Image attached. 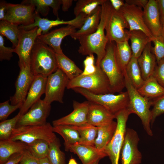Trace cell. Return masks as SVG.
<instances>
[{"mask_svg": "<svg viewBox=\"0 0 164 164\" xmlns=\"http://www.w3.org/2000/svg\"><path fill=\"white\" fill-rule=\"evenodd\" d=\"M110 3L109 0H106L101 5L100 21L96 31L78 39L80 44L78 53L83 55L96 54L97 56L96 65L97 66H99L100 62L105 55L106 47L108 42L104 30Z\"/></svg>", "mask_w": 164, "mask_h": 164, "instance_id": "obj_1", "label": "cell"}, {"mask_svg": "<svg viewBox=\"0 0 164 164\" xmlns=\"http://www.w3.org/2000/svg\"><path fill=\"white\" fill-rule=\"evenodd\" d=\"M30 67L35 76L42 75L46 77L58 68L56 53L38 37L32 50Z\"/></svg>", "mask_w": 164, "mask_h": 164, "instance_id": "obj_2", "label": "cell"}, {"mask_svg": "<svg viewBox=\"0 0 164 164\" xmlns=\"http://www.w3.org/2000/svg\"><path fill=\"white\" fill-rule=\"evenodd\" d=\"M125 87L128 92L129 101L127 109L131 114H135L141 120L144 129L150 136L153 133L150 128L151 113L150 110L152 105V100L141 95L131 82L126 73L124 75Z\"/></svg>", "mask_w": 164, "mask_h": 164, "instance_id": "obj_3", "label": "cell"}, {"mask_svg": "<svg viewBox=\"0 0 164 164\" xmlns=\"http://www.w3.org/2000/svg\"><path fill=\"white\" fill-rule=\"evenodd\" d=\"M115 44L108 42L104 56L99 66L109 82L111 93H120L125 87L124 74L117 63L115 53Z\"/></svg>", "mask_w": 164, "mask_h": 164, "instance_id": "obj_4", "label": "cell"}, {"mask_svg": "<svg viewBox=\"0 0 164 164\" xmlns=\"http://www.w3.org/2000/svg\"><path fill=\"white\" fill-rule=\"evenodd\" d=\"M96 72L87 76L80 75L69 80L67 88L73 89L80 88L95 94L111 93L109 81L100 66H97Z\"/></svg>", "mask_w": 164, "mask_h": 164, "instance_id": "obj_5", "label": "cell"}, {"mask_svg": "<svg viewBox=\"0 0 164 164\" xmlns=\"http://www.w3.org/2000/svg\"><path fill=\"white\" fill-rule=\"evenodd\" d=\"M73 90L83 96L89 101L104 106L114 115L127 108L128 106L129 99L127 91L121 92L117 94L111 93L97 94L80 88Z\"/></svg>", "mask_w": 164, "mask_h": 164, "instance_id": "obj_6", "label": "cell"}, {"mask_svg": "<svg viewBox=\"0 0 164 164\" xmlns=\"http://www.w3.org/2000/svg\"><path fill=\"white\" fill-rule=\"evenodd\" d=\"M56 138L53 131V126L46 122L41 125L23 126L15 128L9 139L28 144L40 139L46 140L50 143Z\"/></svg>", "mask_w": 164, "mask_h": 164, "instance_id": "obj_7", "label": "cell"}, {"mask_svg": "<svg viewBox=\"0 0 164 164\" xmlns=\"http://www.w3.org/2000/svg\"><path fill=\"white\" fill-rule=\"evenodd\" d=\"M131 114L127 108L116 114L117 126L114 134L105 147L104 152L109 157L111 164H119V160L126 130V122Z\"/></svg>", "mask_w": 164, "mask_h": 164, "instance_id": "obj_8", "label": "cell"}, {"mask_svg": "<svg viewBox=\"0 0 164 164\" xmlns=\"http://www.w3.org/2000/svg\"><path fill=\"white\" fill-rule=\"evenodd\" d=\"M129 28L121 10H115L110 3L105 28L108 42L117 43L128 41L129 31L126 29Z\"/></svg>", "mask_w": 164, "mask_h": 164, "instance_id": "obj_9", "label": "cell"}, {"mask_svg": "<svg viewBox=\"0 0 164 164\" xmlns=\"http://www.w3.org/2000/svg\"><path fill=\"white\" fill-rule=\"evenodd\" d=\"M69 80L66 75L58 68L47 77L45 97L43 100L50 104L54 101L63 103L64 91Z\"/></svg>", "mask_w": 164, "mask_h": 164, "instance_id": "obj_10", "label": "cell"}, {"mask_svg": "<svg viewBox=\"0 0 164 164\" xmlns=\"http://www.w3.org/2000/svg\"><path fill=\"white\" fill-rule=\"evenodd\" d=\"M20 32L18 41L14 48V53L18 55L19 66L30 67V57L32 50L38 36V28L35 27L29 30H26L19 26Z\"/></svg>", "mask_w": 164, "mask_h": 164, "instance_id": "obj_11", "label": "cell"}, {"mask_svg": "<svg viewBox=\"0 0 164 164\" xmlns=\"http://www.w3.org/2000/svg\"><path fill=\"white\" fill-rule=\"evenodd\" d=\"M35 11V6L31 4L8 3L4 20L18 25L28 26L34 23Z\"/></svg>", "mask_w": 164, "mask_h": 164, "instance_id": "obj_12", "label": "cell"}, {"mask_svg": "<svg viewBox=\"0 0 164 164\" xmlns=\"http://www.w3.org/2000/svg\"><path fill=\"white\" fill-rule=\"evenodd\" d=\"M86 16L84 14H80L73 19L64 21L57 19L50 20L48 19L42 18L39 13L35 11L34 15V22L33 23L26 26H19V27L26 30H29L35 27L38 28V36L41 34H44L48 32L52 28L60 25H67L73 26L76 28L80 29L83 25Z\"/></svg>", "mask_w": 164, "mask_h": 164, "instance_id": "obj_13", "label": "cell"}, {"mask_svg": "<svg viewBox=\"0 0 164 164\" xmlns=\"http://www.w3.org/2000/svg\"><path fill=\"white\" fill-rule=\"evenodd\" d=\"M51 108L50 104L40 99L31 106L26 113L21 116L16 128L45 124L50 114Z\"/></svg>", "mask_w": 164, "mask_h": 164, "instance_id": "obj_14", "label": "cell"}, {"mask_svg": "<svg viewBox=\"0 0 164 164\" xmlns=\"http://www.w3.org/2000/svg\"><path fill=\"white\" fill-rule=\"evenodd\" d=\"M139 139L134 130L127 128L121 151L122 164H139L142 155L138 148Z\"/></svg>", "mask_w": 164, "mask_h": 164, "instance_id": "obj_15", "label": "cell"}, {"mask_svg": "<svg viewBox=\"0 0 164 164\" xmlns=\"http://www.w3.org/2000/svg\"><path fill=\"white\" fill-rule=\"evenodd\" d=\"M19 67L20 70L15 83V92L9 100L12 105L23 104L35 77L30 67Z\"/></svg>", "mask_w": 164, "mask_h": 164, "instance_id": "obj_16", "label": "cell"}, {"mask_svg": "<svg viewBox=\"0 0 164 164\" xmlns=\"http://www.w3.org/2000/svg\"><path fill=\"white\" fill-rule=\"evenodd\" d=\"M90 102H73V111L67 115L53 121V126L59 125L80 126L87 123Z\"/></svg>", "mask_w": 164, "mask_h": 164, "instance_id": "obj_17", "label": "cell"}, {"mask_svg": "<svg viewBox=\"0 0 164 164\" xmlns=\"http://www.w3.org/2000/svg\"><path fill=\"white\" fill-rule=\"evenodd\" d=\"M120 10L129 25V31L140 30L151 38L153 37L145 23L142 8L125 3Z\"/></svg>", "mask_w": 164, "mask_h": 164, "instance_id": "obj_18", "label": "cell"}, {"mask_svg": "<svg viewBox=\"0 0 164 164\" xmlns=\"http://www.w3.org/2000/svg\"><path fill=\"white\" fill-rule=\"evenodd\" d=\"M76 29L73 26L68 25L46 34H42L39 36L38 38L42 42L52 48L56 53L62 54L63 53L61 45L63 39L75 32L77 31Z\"/></svg>", "mask_w": 164, "mask_h": 164, "instance_id": "obj_19", "label": "cell"}, {"mask_svg": "<svg viewBox=\"0 0 164 164\" xmlns=\"http://www.w3.org/2000/svg\"><path fill=\"white\" fill-rule=\"evenodd\" d=\"M143 11L145 23L152 36H161L162 24L156 1L149 0Z\"/></svg>", "mask_w": 164, "mask_h": 164, "instance_id": "obj_20", "label": "cell"}, {"mask_svg": "<svg viewBox=\"0 0 164 164\" xmlns=\"http://www.w3.org/2000/svg\"><path fill=\"white\" fill-rule=\"evenodd\" d=\"M47 77L42 75L35 76L25 101L19 109V113L21 116L26 113L45 93Z\"/></svg>", "mask_w": 164, "mask_h": 164, "instance_id": "obj_21", "label": "cell"}, {"mask_svg": "<svg viewBox=\"0 0 164 164\" xmlns=\"http://www.w3.org/2000/svg\"><path fill=\"white\" fill-rule=\"evenodd\" d=\"M115 118V115L104 106L90 102L87 123L98 127L108 124Z\"/></svg>", "mask_w": 164, "mask_h": 164, "instance_id": "obj_22", "label": "cell"}, {"mask_svg": "<svg viewBox=\"0 0 164 164\" xmlns=\"http://www.w3.org/2000/svg\"><path fill=\"white\" fill-rule=\"evenodd\" d=\"M69 151L77 155L82 164H92L107 156L104 152L99 151L94 146L78 143L72 145Z\"/></svg>", "mask_w": 164, "mask_h": 164, "instance_id": "obj_23", "label": "cell"}, {"mask_svg": "<svg viewBox=\"0 0 164 164\" xmlns=\"http://www.w3.org/2000/svg\"><path fill=\"white\" fill-rule=\"evenodd\" d=\"M151 42L147 45L137 59L142 76L144 80L152 76L157 63L156 57L151 51Z\"/></svg>", "mask_w": 164, "mask_h": 164, "instance_id": "obj_24", "label": "cell"}, {"mask_svg": "<svg viewBox=\"0 0 164 164\" xmlns=\"http://www.w3.org/2000/svg\"><path fill=\"white\" fill-rule=\"evenodd\" d=\"M101 12V6H98L91 14L87 16L82 27L70 36L72 38L79 39L95 32L100 23Z\"/></svg>", "mask_w": 164, "mask_h": 164, "instance_id": "obj_25", "label": "cell"}, {"mask_svg": "<svg viewBox=\"0 0 164 164\" xmlns=\"http://www.w3.org/2000/svg\"><path fill=\"white\" fill-rule=\"evenodd\" d=\"M27 149V144L9 139L0 141V164L6 162L12 155L22 152Z\"/></svg>", "mask_w": 164, "mask_h": 164, "instance_id": "obj_26", "label": "cell"}, {"mask_svg": "<svg viewBox=\"0 0 164 164\" xmlns=\"http://www.w3.org/2000/svg\"><path fill=\"white\" fill-rule=\"evenodd\" d=\"M117 126V122L113 121L108 124L97 127V135L94 142L96 148L104 152L114 134Z\"/></svg>", "mask_w": 164, "mask_h": 164, "instance_id": "obj_27", "label": "cell"}, {"mask_svg": "<svg viewBox=\"0 0 164 164\" xmlns=\"http://www.w3.org/2000/svg\"><path fill=\"white\" fill-rule=\"evenodd\" d=\"M129 31V39L131 43V48L132 56L138 59L152 39L142 31L134 30Z\"/></svg>", "mask_w": 164, "mask_h": 164, "instance_id": "obj_28", "label": "cell"}, {"mask_svg": "<svg viewBox=\"0 0 164 164\" xmlns=\"http://www.w3.org/2000/svg\"><path fill=\"white\" fill-rule=\"evenodd\" d=\"M137 90L141 95L151 100L164 94V87L152 76L145 80L142 85Z\"/></svg>", "mask_w": 164, "mask_h": 164, "instance_id": "obj_29", "label": "cell"}, {"mask_svg": "<svg viewBox=\"0 0 164 164\" xmlns=\"http://www.w3.org/2000/svg\"><path fill=\"white\" fill-rule=\"evenodd\" d=\"M54 132L60 135L64 140V146L66 151H68L70 147L79 143L80 136L78 132L71 125H59L53 126Z\"/></svg>", "mask_w": 164, "mask_h": 164, "instance_id": "obj_30", "label": "cell"}, {"mask_svg": "<svg viewBox=\"0 0 164 164\" xmlns=\"http://www.w3.org/2000/svg\"><path fill=\"white\" fill-rule=\"evenodd\" d=\"M21 3L33 5L36 8V12L45 16L48 14L49 7H51L57 19H60L58 11L61 5L62 0H25Z\"/></svg>", "mask_w": 164, "mask_h": 164, "instance_id": "obj_31", "label": "cell"}, {"mask_svg": "<svg viewBox=\"0 0 164 164\" xmlns=\"http://www.w3.org/2000/svg\"><path fill=\"white\" fill-rule=\"evenodd\" d=\"M58 68L60 69L71 80L81 74L83 70L63 53H56Z\"/></svg>", "mask_w": 164, "mask_h": 164, "instance_id": "obj_32", "label": "cell"}, {"mask_svg": "<svg viewBox=\"0 0 164 164\" xmlns=\"http://www.w3.org/2000/svg\"><path fill=\"white\" fill-rule=\"evenodd\" d=\"M115 53L117 63L124 76L127 66L132 56L128 41L115 43Z\"/></svg>", "mask_w": 164, "mask_h": 164, "instance_id": "obj_33", "label": "cell"}, {"mask_svg": "<svg viewBox=\"0 0 164 164\" xmlns=\"http://www.w3.org/2000/svg\"><path fill=\"white\" fill-rule=\"evenodd\" d=\"M71 126L79 134L80 139L78 143L94 146V142L97 135V127L87 123L80 126Z\"/></svg>", "mask_w": 164, "mask_h": 164, "instance_id": "obj_34", "label": "cell"}, {"mask_svg": "<svg viewBox=\"0 0 164 164\" xmlns=\"http://www.w3.org/2000/svg\"><path fill=\"white\" fill-rule=\"evenodd\" d=\"M126 72L131 82L135 88L138 89L142 85L145 80L143 78L137 58L132 56L127 66Z\"/></svg>", "mask_w": 164, "mask_h": 164, "instance_id": "obj_35", "label": "cell"}, {"mask_svg": "<svg viewBox=\"0 0 164 164\" xmlns=\"http://www.w3.org/2000/svg\"><path fill=\"white\" fill-rule=\"evenodd\" d=\"M105 0H78L74 8V14L75 17L82 14L88 16L91 14L98 6H101Z\"/></svg>", "mask_w": 164, "mask_h": 164, "instance_id": "obj_36", "label": "cell"}, {"mask_svg": "<svg viewBox=\"0 0 164 164\" xmlns=\"http://www.w3.org/2000/svg\"><path fill=\"white\" fill-rule=\"evenodd\" d=\"M20 32L19 25L3 20L0 21V35L5 36L12 43L13 48L17 46Z\"/></svg>", "mask_w": 164, "mask_h": 164, "instance_id": "obj_37", "label": "cell"}, {"mask_svg": "<svg viewBox=\"0 0 164 164\" xmlns=\"http://www.w3.org/2000/svg\"><path fill=\"white\" fill-rule=\"evenodd\" d=\"M60 146L57 138L50 143L47 158L51 164H66L65 154L60 150Z\"/></svg>", "mask_w": 164, "mask_h": 164, "instance_id": "obj_38", "label": "cell"}, {"mask_svg": "<svg viewBox=\"0 0 164 164\" xmlns=\"http://www.w3.org/2000/svg\"><path fill=\"white\" fill-rule=\"evenodd\" d=\"M50 143L44 139H38L27 144V149L39 159L47 157Z\"/></svg>", "mask_w": 164, "mask_h": 164, "instance_id": "obj_39", "label": "cell"}, {"mask_svg": "<svg viewBox=\"0 0 164 164\" xmlns=\"http://www.w3.org/2000/svg\"><path fill=\"white\" fill-rule=\"evenodd\" d=\"M21 115L18 113L14 117L1 121L0 123V140L9 139L16 127Z\"/></svg>", "mask_w": 164, "mask_h": 164, "instance_id": "obj_40", "label": "cell"}, {"mask_svg": "<svg viewBox=\"0 0 164 164\" xmlns=\"http://www.w3.org/2000/svg\"><path fill=\"white\" fill-rule=\"evenodd\" d=\"M152 42L154 46L152 47V52L155 56L157 63L164 58V38L162 36L153 37Z\"/></svg>", "mask_w": 164, "mask_h": 164, "instance_id": "obj_41", "label": "cell"}, {"mask_svg": "<svg viewBox=\"0 0 164 164\" xmlns=\"http://www.w3.org/2000/svg\"><path fill=\"white\" fill-rule=\"evenodd\" d=\"M10 100H8L0 104V121H1L7 119L8 116L18 109H20L23 104L19 103L12 105L9 103Z\"/></svg>", "mask_w": 164, "mask_h": 164, "instance_id": "obj_42", "label": "cell"}, {"mask_svg": "<svg viewBox=\"0 0 164 164\" xmlns=\"http://www.w3.org/2000/svg\"><path fill=\"white\" fill-rule=\"evenodd\" d=\"M153 108L151 110V121L152 125L156 118L164 113V94L159 97L152 100Z\"/></svg>", "mask_w": 164, "mask_h": 164, "instance_id": "obj_43", "label": "cell"}, {"mask_svg": "<svg viewBox=\"0 0 164 164\" xmlns=\"http://www.w3.org/2000/svg\"><path fill=\"white\" fill-rule=\"evenodd\" d=\"M94 54L87 56L84 61V69L81 74L82 75H89L95 73L97 71V66L94 64Z\"/></svg>", "mask_w": 164, "mask_h": 164, "instance_id": "obj_44", "label": "cell"}, {"mask_svg": "<svg viewBox=\"0 0 164 164\" xmlns=\"http://www.w3.org/2000/svg\"><path fill=\"white\" fill-rule=\"evenodd\" d=\"M3 36L0 35V60H10L14 53V48L7 47L4 45Z\"/></svg>", "mask_w": 164, "mask_h": 164, "instance_id": "obj_45", "label": "cell"}, {"mask_svg": "<svg viewBox=\"0 0 164 164\" xmlns=\"http://www.w3.org/2000/svg\"><path fill=\"white\" fill-rule=\"evenodd\" d=\"M152 76L164 87V58L157 63Z\"/></svg>", "mask_w": 164, "mask_h": 164, "instance_id": "obj_46", "label": "cell"}, {"mask_svg": "<svg viewBox=\"0 0 164 164\" xmlns=\"http://www.w3.org/2000/svg\"><path fill=\"white\" fill-rule=\"evenodd\" d=\"M18 164H39V159L33 155L27 149L24 151Z\"/></svg>", "mask_w": 164, "mask_h": 164, "instance_id": "obj_47", "label": "cell"}, {"mask_svg": "<svg viewBox=\"0 0 164 164\" xmlns=\"http://www.w3.org/2000/svg\"><path fill=\"white\" fill-rule=\"evenodd\" d=\"M24 152L15 154L11 156L7 161L3 164H17L21 160Z\"/></svg>", "mask_w": 164, "mask_h": 164, "instance_id": "obj_48", "label": "cell"}, {"mask_svg": "<svg viewBox=\"0 0 164 164\" xmlns=\"http://www.w3.org/2000/svg\"><path fill=\"white\" fill-rule=\"evenodd\" d=\"M125 3L128 4L134 5L144 9L147 4L149 0H126Z\"/></svg>", "mask_w": 164, "mask_h": 164, "instance_id": "obj_49", "label": "cell"}, {"mask_svg": "<svg viewBox=\"0 0 164 164\" xmlns=\"http://www.w3.org/2000/svg\"><path fill=\"white\" fill-rule=\"evenodd\" d=\"M8 3L4 0L0 2V20H4L7 12Z\"/></svg>", "mask_w": 164, "mask_h": 164, "instance_id": "obj_50", "label": "cell"}, {"mask_svg": "<svg viewBox=\"0 0 164 164\" xmlns=\"http://www.w3.org/2000/svg\"><path fill=\"white\" fill-rule=\"evenodd\" d=\"M109 1L112 7L117 11L120 10L125 3L124 1L122 0H110Z\"/></svg>", "mask_w": 164, "mask_h": 164, "instance_id": "obj_51", "label": "cell"}, {"mask_svg": "<svg viewBox=\"0 0 164 164\" xmlns=\"http://www.w3.org/2000/svg\"><path fill=\"white\" fill-rule=\"evenodd\" d=\"M160 15L161 23L164 20V0H156Z\"/></svg>", "mask_w": 164, "mask_h": 164, "instance_id": "obj_52", "label": "cell"}, {"mask_svg": "<svg viewBox=\"0 0 164 164\" xmlns=\"http://www.w3.org/2000/svg\"><path fill=\"white\" fill-rule=\"evenodd\" d=\"M73 0H62V10L64 12L67 11L72 4Z\"/></svg>", "mask_w": 164, "mask_h": 164, "instance_id": "obj_53", "label": "cell"}, {"mask_svg": "<svg viewBox=\"0 0 164 164\" xmlns=\"http://www.w3.org/2000/svg\"><path fill=\"white\" fill-rule=\"evenodd\" d=\"M39 164H51L47 157L39 159Z\"/></svg>", "mask_w": 164, "mask_h": 164, "instance_id": "obj_54", "label": "cell"}, {"mask_svg": "<svg viewBox=\"0 0 164 164\" xmlns=\"http://www.w3.org/2000/svg\"><path fill=\"white\" fill-rule=\"evenodd\" d=\"M68 164H78L76 160L73 158H71L69 160Z\"/></svg>", "mask_w": 164, "mask_h": 164, "instance_id": "obj_55", "label": "cell"}, {"mask_svg": "<svg viewBox=\"0 0 164 164\" xmlns=\"http://www.w3.org/2000/svg\"><path fill=\"white\" fill-rule=\"evenodd\" d=\"M162 33L161 35L162 37L164 38V20L162 23Z\"/></svg>", "mask_w": 164, "mask_h": 164, "instance_id": "obj_56", "label": "cell"}, {"mask_svg": "<svg viewBox=\"0 0 164 164\" xmlns=\"http://www.w3.org/2000/svg\"><path fill=\"white\" fill-rule=\"evenodd\" d=\"M100 160H98L96 161H95V162H94V163H93L92 164H98Z\"/></svg>", "mask_w": 164, "mask_h": 164, "instance_id": "obj_57", "label": "cell"}, {"mask_svg": "<svg viewBox=\"0 0 164 164\" xmlns=\"http://www.w3.org/2000/svg\"></svg>", "mask_w": 164, "mask_h": 164, "instance_id": "obj_58", "label": "cell"}]
</instances>
